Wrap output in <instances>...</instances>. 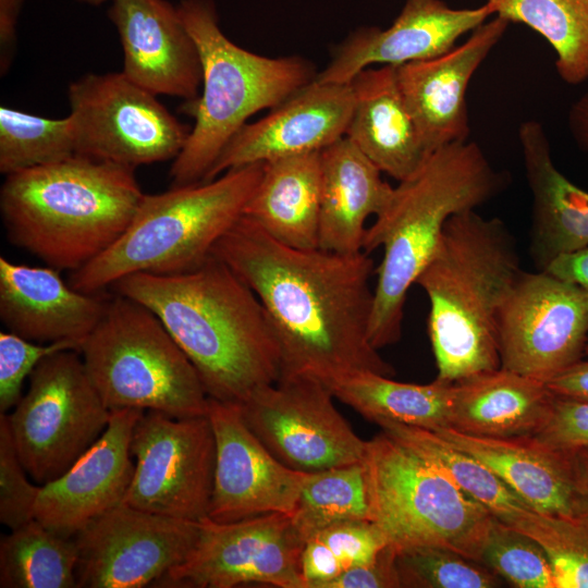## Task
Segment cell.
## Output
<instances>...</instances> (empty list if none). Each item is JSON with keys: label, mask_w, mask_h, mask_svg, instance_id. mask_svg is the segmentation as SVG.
I'll use <instances>...</instances> for the list:
<instances>
[{"label": "cell", "mask_w": 588, "mask_h": 588, "mask_svg": "<svg viewBox=\"0 0 588 588\" xmlns=\"http://www.w3.org/2000/svg\"><path fill=\"white\" fill-rule=\"evenodd\" d=\"M78 353L110 411L207 415L209 396L194 365L158 316L132 298L108 302Z\"/></svg>", "instance_id": "obj_8"}, {"label": "cell", "mask_w": 588, "mask_h": 588, "mask_svg": "<svg viewBox=\"0 0 588 588\" xmlns=\"http://www.w3.org/2000/svg\"><path fill=\"white\" fill-rule=\"evenodd\" d=\"M59 271L1 256L0 318L8 331L26 340L42 344L70 341L81 348L109 301L75 290Z\"/></svg>", "instance_id": "obj_23"}, {"label": "cell", "mask_w": 588, "mask_h": 588, "mask_svg": "<svg viewBox=\"0 0 588 588\" xmlns=\"http://www.w3.org/2000/svg\"><path fill=\"white\" fill-rule=\"evenodd\" d=\"M522 272L516 242L501 219L475 209L446 221L415 283L429 299L437 379L455 383L501 367L500 314Z\"/></svg>", "instance_id": "obj_3"}, {"label": "cell", "mask_w": 588, "mask_h": 588, "mask_svg": "<svg viewBox=\"0 0 588 588\" xmlns=\"http://www.w3.org/2000/svg\"><path fill=\"white\" fill-rule=\"evenodd\" d=\"M78 351L45 357L8 415L20 461L40 486L65 473L103 433L111 411L94 385Z\"/></svg>", "instance_id": "obj_10"}, {"label": "cell", "mask_w": 588, "mask_h": 588, "mask_svg": "<svg viewBox=\"0 0 588 588\" xmlns=\"http://www.w3.org/2000/svg\"><path fill=\"white\" fill-rule=\"evenodd\" d=\"M509 181L475 142L437 149L411 176L399 182L387 208L367 228L363 250L381 247L376 268L369 340L380 350L402 334L404 305L440 244L454 215L475 210L501 193Z\"/></svg>", "instance_id": "obj_4"}, {"label": "cell", "mask_w": 588, "mask_h": 588, "mask_svg": "<svg viewBox=\"0 0 588 588\" xmlns=\"http://www.w3.org/2000/svg\"><path fill=\"white\" fill-rule=\"evenodd\" d=\"M108 15L120 36L127 78L156 96L198 97L200 56L177 7L167 0H113Z\"/></svg>", "instance_id": "obj_22"}, {"label": "cell", "mask_w": 588, "mask_h": 588, "mask_svg": "<svg viewBox=\"0 0 588 588\" xmlns=\"http://www.w3.org/2000/svg\"><path fill=\"white\" fill-rule=\"evenodd\" d=\"M546 385L554 395L588 401V360L575 363Z\"/></svg>", "instance_id": "obj_45"}, {"label": "cell", "mask_w": 588, "mask_h": 588, "mask_svg": "<svg viewBox=\"0 0 588 588\" xmlns=\"http://www.w3.org/2000/svg\"><path fill=\"white\" fill-rule=\"evenodd\" d=\"M321 200L320 151L265 162L244 217L296 248H317Z\"/></svg>", "instance_id": "obj_29"}, {"label": "cell", "mask_w": 588, "mask_h": 588, "mask_svg": "<svg viewBox=\"0 0 588 588\" xmlns=\"http://www.w3.org/2000/svg\"><path fill=\"white\" fill-rule=\"evenodd\" d=\"M566 453L573 473L575 517L588 525V449Z\"/></svg>", "instance_id": "obj_47"}, {"label": "cell", "mask_w": 588, "mask_h": 588, "mask_svg": "<svg viewBox=\"0 0 588 588\" xmlns=\"http://www.w3.org/2000/svg\"><path fill=\"white\" fill-rule=\"evenodd\" d=\"M23 0H0V68L5 73L11 64L16 41V23Z\"/></svg>", "instance_id": "obj_46"}, {"label": "cell", "mask_w": 588, "mask_h": 588, "mask_svg": "<svg viewBox=\"0 0 588 588\" xmlns=\"http://www.w3.org/2000/svg\"><path fill=\"white\" fill-rule=\"evenodd\" d=\"M66 350L79 351V345L70 341L36 343L10 331H1L0 413L5 414L17 404L25 379L45 357Z\"/></svg>", "instance_id": "obj_41"}, {"label": "cell", "mask_w": 588, "mask_h": 588, "mask_svg": "<svg viewBox=\"0 0 588 588\" xmlns=\"http://www.w3.org/2000/svg\"><path fill=\"white\" fill-rule=\"evenodd\" d=\"M145 411L113 409L98 440L61 476L40 486L34 518L73 538L89 522L122 503L135 464L131 440Z\"/></svg>", "instance_id": "obj_19"}, {"label": "cell", "mask_w": 588, "mask_h": 588, "mask_svg": "<svg viewBox=\"0 0 588 588\" xmlns=\"http://www.w3.org/2000/svg\"><path fill=\"white\" fill-rule=\"evenodd\" d=\"M216 440L213 486L207 517L232 523L293 511L308 473L294 470L261 443L236 403L208 401Z\"/></svg>", "instance_id": "obj_17"}, {"label": "cell", "mask_w": 588, "mask_h": 588, "mask_svg": "<svg viewBox=\"0 0 588 588\" xmlns=\"http://www.w3.org/2000/svg\"><path fill=\"white\" fill-rule=\"evenodd\" d=\"M364 461L307 474L290 514L304 542L343 522L371 520Z\"/></svg>", "instance_id": "obj_34"}, {"label": "cell", "mask_w": 588, "mask_h": 588, "mask_svg": "<svg viewBox=\"0 0 588 588\" xmlns=\"http://www.w3.org/2000/svg\"><path fill=\"white\" fill-rule=\"evenodd\" d=\"M365 465L371 522L396 548L440 546L481 563L491 512L409 445L381 432Z\"/></svg>", "instance_id": "obj_9"}, {"label": "cell", "mask_w": 588, "mask_h": 588, "mask_svg": "<svg viewBox=\"0 0 588 588\" xmlns=\"http://www.w3.org/2000/svg\"><path fill=\"white\" fill-rule=\"evenodd\" d=\"M532 437L563 452L588 449V401L553 394L548 418Z\"/></svg>", "instance_id": "obj_42"}, {"label": "cell", "mask_w": 588, "mask_h": 588, "mask_svg": "<svg viewBox=\"0 0 588 588\" xmlns=\"http://www.w3.org/2000/svg\"><path fill=\"white\" fill-rule=\"evenodd\" d=\"M383 432L409 445L433 463L466 494L505 524L532 510L489 467L439 433L395 421L377 422Z\"/></svg>", "instance_id": "obj_31"}, {"label": "cell", "mask_w": 588, "mask_h": 588, "mask_svg": "<svg viewBox=\"0 0 588 588\" xmlns=\"http://www.w3.org/2000/svg\"><path fill=\"white\" fill-rule=\"evenodd\" d=\"M481 564L517 588H555L540 544L497 518L485 541Z\"/></svg>", "instance_id": "obj_39"}, {"label": "cell", "mask_w": 588, "mask_h": 588, "mask_svg": "<svg viewBox=\"0 0 588 588\" xmlns=\"http://www.w3.org/2000/svg\"><path fill=\"white\" fill-rule=\"evenodd\" d=\"M397 548L388 543L375 559L330 580L323 588H401Z\"/></svg>", "instance_id": "obj_43"}, {"label": "cell", "mask_w": 588, "mask_h": 588, "mask_svg": "<svg viewBox=\"0 0 588 588\" xmlns=\"http://www.w3.org/2000/svg\"><path fill=\"white\" fill-rule=\"evenodd\" d=\"M401 588H493L502 578L483 564L440 546L397 548Z\"/></svg>", "instance_id": "obj_38"}, {"label": "cell", "mask_w": 588, "mask_h": 588, "mask_svg": "<svg viewBox=\"0 0 588 588\" xmlns=\"http://www.w3.org/2000/svg\"><path fill=\"white\" fill-rule=\"evenodd\" d=\"M567 124L577 146L588 151V89L571 106Z\"/></svg>", "instance_id": "obj_48"}, {"label": "cell", "mask_w": 588, "mask_h": 588, "mask_svg": "<svg viewBox=\"0 0 588 588\" xmlns=\"http://www.w3.org/2000/svg\"><path fill=\"white\" fill-rule=\"evenodd\" d=\"M388 543L371 520H347L315 534L305 542L302 554L307 588H323L346 571L375 559Z\"/></svg>", "instance_id": "obj_36"}, {"label": "cell", "mask_w": 588, "mask_h": 588, "mask_svg": "<svg viewBox=\"0 0 588 588\" xmlns=\"http://www.w3.org/2000/svg\"><path fill=\"white\" fill-rule=\"evenodd\" d=\"M493 14L522 23L553 48L559 76L569 85L588 81V0H486Z\"/></svg>", "instance_id": "obj_33"}, {"label": "cell", "mask_w": 588, "mask_h": 588, "mask_svg": "<svg viewBox=\"0 0 588 588\" xmlns=\"http://www.w3.org/2000/svg\"><path fill=\"white\" fill-rule=\"evenodd\" d=\"M76 155L135 169L175 159L192 127L123 72L87 74L69 86Z\"/></svg>", "instance_id": "obj_11"}, {"label": "cell", "mask_w": 588, "mask_h": 588, "mask_svg": "<svg viewBox=\"0 0 588 588\" xmlns=\"http://www.w3.org/2000/svg\"><path fill=\"white\" fill-rule=\"evenodd\" d=\"M304 540L289 513H267L232 523L199 520V538L182 564L152 586L233 588L264 584L307 588L302 569Z\"/></svg>", "instance_id": "obj_14"}, {"label": "cell", "mask_w": 588, "mask_h": 588, "mask_svg": "<svg viewBox=\"0 0 588 588\" xmlns=\"http://www.w3.org/2000/svg\"><path fill=\"white\" fill-rule=\"evenodd\" d=\"M546 552L555 588H588V525L578 518L530 510L512 524Z\"/></svg>", "instance_id": "obj_37"}, {"label": "cell", "mask_w": 588, "mask_h": 588, "mask_svg": "<svg viewBox=\"0 0 588 588\" xmlns=\"http://www.w3.org/2000/svg\"><path fill=\"white\" fill-rule=\"evenodd\" d=\"M492 9H453L443 0H406L385 29L356 30L336 49L329 64L316 75L320 83L347 84L373 64L400 66L442 56L468 32L482 25Z\"/></svg>", "instance_id": "obj_20"}, {"label": "cell", "mask_w": 588, "mask_h": 588, "mask_svg": "<svg viewBox=\"0 0 588 588\" xmlns=\"http://www.w3.org/2000/svg\"><path fill=\"white\" fill-rule=\"evenodd\" d=\"M326 384L335 399L376 424L389 420L432 431L450 427L454 383L437 378L427 384L405 383L363 371Z\"/></svg>", "instance_id": "obj_30"}, {"label": "cell", "mask_w": 588, "mask_h": 588, "mask_svg": "<svg viewBox=\"0 0 588 588\" xmlns=\"http://www.w3.org/2000/svg\"><path fill=\"white\" fill-rule=\"evenodd\" d=\"M518 140L532 196L529 254L541 271L558 256L588 247V192L555 167L540 122H523Z\"/></svg>", "instance_id": "obj_24"}, {"label": "cell", "mask_w": 588, "mask_h": 588, "mask_svg": "<svg viewBox=\"0 0 588 588\" xmlns=\"http://www.w3.org/2000/svg\"><path fill=\"white\" fill-rule=\"evenodd\" d=\"M552 399L538 379L502 367L483 371L454 383L449 428L482 437H532Z\"/></svg>", "instance_id": "obj_28"}, {"label": "cell", "mask_w": 588, "mask_h": 588, "mask_svg": "<svg viewBox=\"0 0 588 588\" xmlns=\"http://www.w3.org/2000/svg\"><path fill=\"white\" fill-rule=\"evenodd\" d=\"M81 1H84V2H87L89 4H100L105 1H109V0H81ZM110 1H113V0H110Z\"/></svg>", "instance_id": "obj_49"}, {"label": "cell", "mask_w": 588, "mask_h": 588, "mask_svg": "<svg viewBox=\"0 0 588 588\" xmlns=\"http://www.w3.org/2000/svg\"><path fill=\"white\" fill-rule=\"evenodd\" d=\"M135 468L122 503L198 522L208 515L216 440L208 415L173 417L145 411L132 434Z\"/></svg>", "instance_id": "obj_13"}, {"label": "cell", "mask_w": 588, "mask_h": 588, "mask_svg": "<svg viewBox=\"0 0 588 588\" xmlns=\"http://www.w3.org/2000/svg\"><path fill=\"white\" fill-rule=\"evenodd\" d=\"M73 538L78 551L76 588H140L187 560L199 538V520L120 503Z\"/></svg>", "instance_id": "obj_16"}, {"label": "cell", "mask_w": 588, "mask_h": 588, "mask_svg": "<svg viewBox=\"0 0 588 588\" xmlns=\"http://www.w3.org/2000/svg\"><path fill=\"white\" fill-rule=\"evenodd\" d=\"M501 367L547 382L580 360L588 293L546 271H523L500 314Z\"/></svg>", "instance_id": "obj_15"}, {"label": "cell", "mask_w": 588, "mask_h": 588, "mask_svg": "<svg viewBox=\"0 0 588 588\" xmlns=\"http://www.w3.org/2000/svg\"><path fill=\"white\" fill-rule=\"evenodd\" d=\"M77 560L74 538L33 518L1 537L0 587L76 588Z\"/></svg>", "instance_id": "obj_32"}, {"label": "cell", "mask_w": 588, "mask_h": 588, "mask_svg": "<svg viewBox=\"0 0 588 588\" xmlns=\"http://www.w3.org/2000/svg\"><path fill=\"white\" fill-rule=\"evenodd\" d=\"M541 271L588 293V247L558 256Z\"/></svg>", "instance_id": "obj_44"}, {"label": "cell", "mask_w": 588, "mask_h": 588, "mask_svg": "<svg viewBox=\"0 0 588 588\" xmlns=\"http://www.w3.org/2000/svg\"><path fill=\"white\" fill-rule=\"evenodd\" d=\"M434 432L489 467L536 512L576 518L566 452L551 449L535 437H482L453 428Z\"/></svg>", "instance_id": "obj_27"}, {"label": "cell", "mask_w": 588, "mask_h": 588, "mask_svg": "<svg viewBox=\"0 0 588 588\" xmlns=\"http://www.w3.org/2000/svg\"><path fill=\"white\" fill-rule=\"evenodd\" d=\"M354 96L347 84L314 79L226 144L204 182L246 164L321 151L345 136Z\"/></svg>", "instance_id": "obj_18"}, {"label": "cell", "mask_w": 588, "mask_h": 588, "mask_svg": "<svg viewBox=\"0 0 588 588\" xmlns=\"http://www.w3.org/2000/svg\"><path fill=\"white\" fill-rule=\"evenodd\" d=\"M76 156L70 115L48 119L0 108V172L4 175Z\"/></svg>", "instance_id": "obj_35"}, {"label": "cell", "mask_w": 588, "mask_h": 588, "mask_svg": "<svg viewBox=\"0 0 588 588\" xmlns=\"http://www.w3.org/2000/svg\"><path fill=\"white\" fill-rule=\"evenodd\" d=\"M320 160L318 247L342 254L364 252L366 221L387 208L394 187L345 136L321 150Z\"/></svg>", "instance_id": "obj_26"}, {"label": "cell", "mask_w": 588, "mask_h": 588, "mask_svg": "<svg viewBox=\"0 0 588 588\" xmlns=\"http://www.w3.org/2000/svg\"><path fill=\"white\" fill-rule=\"evenodd\" d=\"M135 169L73 156L5 175L0 211L10 242L75 271L112 246L144 196Z\"/></svg>", "instance_id": "obj_5"}, {"label": "cell", "mask_w": 588, "mask_h": 588, "mask_svg": "<svg viewBox=\"0 0 588 588\" xmlns=\"http://www.w3.org/2000/svg\"><path fill=\"white\" fill-rule=\"evenodd\" d=\"M586 350H587V352H588V345L586 346Z\"/></svg>", "instance_id": "obj_50"}, {"label": "cell", "mask_w": 588, "mask_h": 588, "mask_svg": "<svg viewBox=\"0 0 588 588\" xmlns=\"http://www.w3.org/2000/svg\"><path fill=\"white\" fill-rule=\"evenodd\" d=\"M509 24L495 16L446 53L396 66L403 99L430 154L468 139L467 87Z\"/></svg>", "instance_id": "obj_21"}, {"label": "cell", "mask_w": 588, "mask_h": 588, "mask_svg": "<svg viewBox=\"0 0 588 588\" xmlns=\"http://www.w3.org/2000/svg\"><path fill=\"white\" fill-rule=\"evenodd\" d=\"M212 255L264 306L280 347L281 377L328 383L363 371L394 376L369 340L376 268L368 253L291 247L242 216Z\"/></svg>", "instance_id": "obj_1"}, {"label": "cell", "mask_w": 588, "mask_h": 588, "mask_svg": "<svg viewBox=\"0 0 588 588\" xmlns=\"http://www.w3.org/2000/svg\"><path fill=\"white\" fill-rule=\"evenodd\" d=\"M112 286L158 316L210 399L240 403L280 379V347L264 306L212 254L182 273H133Z\"/></svg>", "instance_id": "obj_2"}, {"label": "cell", "mask_w": 588, "mask_h": 588, "mask_svg": "<svg viewBox=\"0 0 588 588\" xmlns=\"http://www.w3.org/2000/svg\"><path fill=\"white\" fill-rule=\"evenodd\" d=\"M9 428L8 415L0 413V523L10 530L34 518L40 486L26 477Z\"/></svg>", "instance_id": "obj_40"}, {"label": "cell", "mask_w": 588, "mask_h": 588, "mask_svg": "<svg viewBox=\"0 0 588 588\" xmlns=\"http://www.w3.org/2000/svg\"><path fill=\"white\" fill-rule=\"evenodd\" d=\"M350 84L354 106L345 137L397 182L414 174L433 152L405 105L396 66L366 68Z\"/></svg>", "instance_id": "obj_25"}, {"label": "cell", "mask_w": 588, "mask_h": 588, "mask_svg": "<svg viewBox=\"0 0 588 588\" xmlns=\"http://www.w3.org/2000/svg\"><path fill=\"white\" fill-rule=\"evenodd\" d=\"M265 162L230 169L220 177L161 194H144L119 240L72 271L69 284L98 293L133 273L176 274L201 265L244 215Z\"/></svg>", "instance_id": "obj_6"}, {"label": "cell", "mask_w": 588, "mask_h": 588, "mask_svg": "<svg viewBox=\"0 0 588 588\" xmlns=\"http://www.w3.org/2000/svg\"><path fill=\"white\" fill-rule=\"evenodd\" d=\"M321 380L306 375L281 377L236 403L261 443L287 467L314 473L363 462L368 441L360 439L333 404Z\"/></svg>", "instance_id": "obj_12"}, {"label": "cell", "mask_w": 588, "mask_h": 588, "mask_svg": "<svg viewBox=\"0 0 588 588\" xmlns=\"http://www.w3.org/2000/svg\"><path fill=\"white\" fill-rule=\"evenodd\" d=\"M179 13L200 56L203 93L180 111L195 123L170 169L172 186L204 182L246 120L272 109L316 78L301 57L269 58L232 42L220 29L211 0H182Z\"/></svg>", "instance_id": "obj_7"}]
</instances>
